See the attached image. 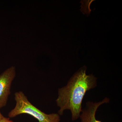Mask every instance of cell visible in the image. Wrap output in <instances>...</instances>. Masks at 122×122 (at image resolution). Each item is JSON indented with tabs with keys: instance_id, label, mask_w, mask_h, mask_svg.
I'll use <instances>...</instances> for the list:
<instances>
[{
	"instance_id": "obj_1",
	"label": "cell",
	"mask_w": 122,
	"mask_h": 122,
	"mask_svg": "<svg viewBox=\"0 0 122 122\" xmlns=\"http://www.w3.org/2000/svg\"><path fill=\"white\" fill-rule=\"evenodd\" d=\"M86 66L80 68L70 79L66 85L58 91L56 102L59 109L57 113L61 116L65 111L69 110L73 121L79 118L86 92L97 85V78L93 74H86Z\"/></svg>"
},
{
	"instance_id": "obj_2",
	"label": "cell",
	"mask_w": 122,
	"mask_h": 122,
	"mask_svg": "<svg viewBox=\"0 0 122 122\" xmlns=\"http://www.w3.org/2000/svg\"><path fill=\"white\" fill-rule=\"evenodd\" d=\"M16 105L8 113L9 118H12L22 114H27L37 119L39 122H60V116L58 113L46 114L34 106L28 100L23 92L14 94Z\"/></svg>"
},
{
	"instance_id": "obj_3",
	"label": "cell",
	"mask_w": 122,
	"mask_h": 122,
	"mask_svg": "<svg viewBox=\"0 0 122 122\" xmlns=\"http://www.w3.org/2000/svg\"><path fill=\"white\" fill-rule=\"evenodd\" d=\"M16 69L12 66L0 75V109L7 105L12 82L16 76Z\"/></svg>"
},
{
	"instance_id": "obj_4",
	"label": "cell",
	"mask_w": 122,
	"mask_h": 122,
	"mask_svg": "<svg viewBox=\"0 0 122 122\" xmlns=\"http://www.w3.org/2000/svg\"><path fill=\"white\" fill-rule=\"evenodd\" d=\"M110 101V99L106 97L102 101L98 102H86L85 107L82 108L79 117L81 122H102L96 119V112L100 106L104 103H109Z\"/></svg>"
},
{
	"instance_id": "obj_5",
	"label": "cell",
	"mask_w": 122,
	"mask_h": 122,
	"mask_svg": "<svg viewBox=\"0 0 122 122\" xmlns=\"http://www.w3.org/2000/svg\"><path fill=\"white\" fill-rule=\"evenodd\" d=\"M0 122H13V121L10 120L9 118H7L5 117L2 120L0 121Z\"/></svg>"
},
{
	"instance_id": "obj_6",
	"label": "cell",
	"mask_w": 122,
	"mask_h": 122,
	"mask_svg": "<svg viewBox=\"0 0 122 122\" xmlns=\"http://www.w3.org/2000/svg\"><path fill=\"white\" fill-rule=\"evenodd\" d=\"M4 117V116L2 115V114H1V112L0 111V121L2 120Z\"/></svg>"
}]
</instances>
